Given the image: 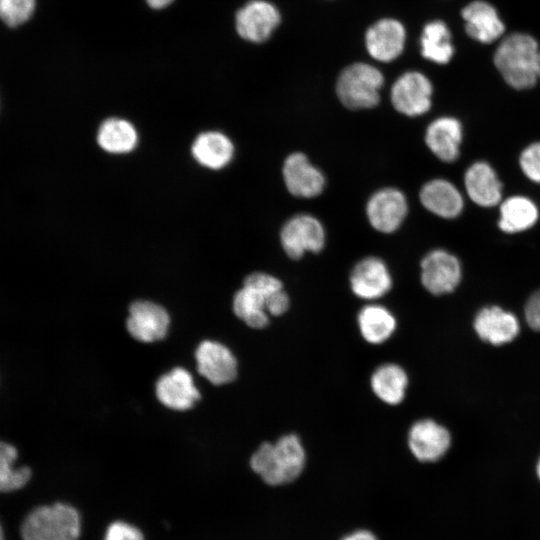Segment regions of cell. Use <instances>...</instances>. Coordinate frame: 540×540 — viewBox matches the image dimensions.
<instances>
[{
    "mask_svg": "<svg viewBox=\"0 0 540 540\" xmlns=\"http://www.w3.org/2000/svg\"><path fill=\"white\" fill-rule=\"evenodd\" d=\"M464 184L470 199L482 207L494 206L501 200L502 184L484 161L475 162L467 169Z\"/></svg>",
    "mask_w": 540,
    "mask_h": 540,
    "instance_id": "21",
    "label": "cell"
},
{
    "mask_svg": "<svg viewBox=\"0 0 540 540\" xmlns=\"http://www.w3.org/2000/svg\"><path fill=\"white\" fill-rule=\"evenodd\" d=\"M384 77L380 70L366 63H354L343 69L335 90L339 101L348 109H371L380 102Z\"/></svg>",
    "mask_w": 540,
    "mask_h": 540,
    "instance_id": "4",
    "label": "cell"
},
{
    "mask_svg": "<svg viewBox=\"0 0 540 540\" xmlns=\"http://www.w3.org/2000/svg\"><path fill=\"white\" fill-rule=\"evenodd\" d=\"M80 533V514L66 503L39 506L21 525L22 540H78Z\"/></svg>",
    "mask_w": 540,
    "mask_h": 540,
    "instance_id": "3",
    "label": "cell"
},
{
    "mask_svg": "<svg viewBox=\"0 0 540 540\" xmlns=\"http://www.w3.org/2000/svg\"><path fill=\"white\" fill-rule=\"evenodd\" d=\"M282 176L287 191L297 198H315L325 189V175L303 152H293L285 158Z\"/></svg>",
    "mask_w": 540,
    "mask_h": 540,
    "instance_id": "9",
    "label": "cell"
},
{
    "mask_svg": "<svg viewBox=\"0 0 540 540\" xmlns=\"http://www.w3.org/2000/svg\"><path fill=\"white\" fill-rule=\"evenodd\" d=\"M419 199L426 210L445 219L457 217L464 205L456 186L442 178L426 182L419 191Z\"/></svg>",
    "mask_w": 540,
    "mask_h": 540,
    "instance_id": "20",
    "label": "cell"
},
{
    "mask_svg": "<svg viewBox=\"0 0 540 540\" xmlns=\"http://www.w3.org/2000/svg\"><path fill=\"white\" fill-rule=\"evenodd\" d=\"M326 231L314 215L299 213L290 217L280 230V243L286 255L298 260L305 253H319L325 247Z\"/></svg>",
    "mask_w": 540,
    "mask_h": 540,
    "instance_id": "5",
    "label": "cell"
},
{
    "mask_svg": "<svg viewBox=\"0 0 540 540\" xmlns=\"http://www.w3.org/2000/svg\"><path fill=\"white\" fill-rule=\"evenodd\" d=\"M536 473H537L538 478L540 479V459H539V461L537 463Z\"/></svg>",
    "mask_w": 540,
    "mask_h": 540,
    "instance_id": "38",
    "label": "cell"
},
{
    "mask_svg": "<svg viewBox=\"0 0 540 540\" xmlns=\"http://www.w3.org/2000/svg\"><path fill=\"white\" fill-rule=\"evenodd\" d=\"M421 283L431 294L439 296L453 292L461 280L458 258L444 249H434L421 260Z\"/></svg>",
    "mask_w": 540,
    "mask_h": 540,
    "instance_id": "8",
    "label": "cell"
},
{
    "mask_svg": "<svg viewBox=\"0 0 540 540\" xmlns=\"http://www.w3.org/2000/svg\"><path fill=\"white\" fill-rule=\"evenodd\" d=\"M349 282L357 297L375 300L390 291L393 281L388 266L381 258L367 256L353 266Z\"/></svg>",
    "mask_w": 540,
    "mask_h": 540,
    "instance_id": "11",
    "label": "cell"
},
{
    "mask_svg": "<svg viewBox=\"0 0 540 540\" xmlns=\"http://www.w3.org/2000/svg\"><path fill=\"white\" fill-rule=\"evenodd\" d=\"M407 386V374L397 364H383L371 376L372 391L381 401L389 405H397L403 401Z\"/></svg>",
    "mask_w": 540,
    "mask_h": 540,
    "instance_id": "23",
    "label": "cell"
},
{
    "mask_svg": "<svg viewBox=\"0 0 540 540\" xmlns=\"http://www.w3.org/2000/svg\"><path fill=\"white\" fill-rule=\"evenodd\" d=\"M405 194L395 187L375 191L367 200L365 213L371 227L384 234L397 231L408 215Z\"/></svg>",
    "mask_w": 540,
    "mask_h": 540,
    "instance_id": "6",
    "label": "cell"
},
{
    "mask_svg": "<svg viewBox=\"0 0 540 540\" xmlns=\"http://www.w3.org/2000/svg\"><path fill=\"white\" fill-rule=\"evenodd\" d=\"M36 9V0H0V20L10 28L19 27L30 20Z\"/></svg>",
    "mask_w": 540,
    "mask_h": 540,
    "instance_id": "30",
    "label": "cell"
},
{
    "mask_svg": "<svg viewBox=\"0 0 540 540\" xmlns=\"http://www.w3.org/2000/svg\"><path fill=\"white\" fill-rule=\"evenodd\" d=\"M520 167L532 181L540 183V142L527 146L520 155Z\"/></svg>",
    "mask_w": 540,
    "mask_h": 540,
    "instance_id": "32",
    "label": "cell"
},
{
    "mask_svg": "<svg viewBox=\"0 0 540 540\" xmlns=\"http://www.w3.org/2000/svg\"><path fill=\"white\" fill-rule=\"evenodd\" d=\"M18 453L14 446L0 441V492L22 488L30 479L28 467H15Z\"/></svg>",
    "mask_w": 540,
    "mask_h": 540,
    "instance_id": "29",
    "label": "cell"
},
{
    "mask_svg": "<svg viewBox=\"0 0 540 540\" xmlns=\"http://www.w3.org/2000/svg\"><path fill=\"white\" fill-rule=\"evenodd\" d=\"M473 327L481 340L493 345L511 342L520 331L517 317L499 306L482 308L475 316Z\"/></svg>",
    "mask_w": 540,
    "mask_h": 540,
    "instance_id": "18",
    "label": "cell"
},
{
    "mask_svg": "<svg viewBox=\"0 0 540 540\" xmlns=\"http://www.w3.org/2000/svg\"><path fill=\"white\" fill-rule=\"evenodd\" d=\"M104 540H144V535L130 523L114 521L107 527Z\"/></svg>",
    "mask_w": 540,
    "mask_h": 540,
    "instance_id": "33",
    "label": "cell"
},
{
    "mask_svg": "<svg viewBox=\"0 0 540 540\" xmlns=\"http://www.w3.org/2000/svg\"><path fill=\"white\" fill-rule=\"evenodd\" d=\"M243 284V286L254 289L266 299L274 293L284 289L280 279L264 272H253L249 274L244 279Z\"/></svg>",
    "mask_w": 540,
    "mask_h": 540,
    "instance_id": "31",
    "label": "cell"
},
{
    "mask_svg": "<svg viewBox=\"0 0 540 540\" xmlns=\"http://www.w3.org/2000/svg\"><path fill=\"white\" fill-rule=\"evenodd\" d=\"M197 370L214 385L230 383L237 375V360L224 344L202 341L195 352Z\"/></svg>",
    "mask_w": 540,
    "mask_h": 540,
    "instance_id": "13",
    "label": "cell"
},
{
    "mask_svg": "<svg viewBox=\"0 0 540 540\" xmlns=\"http://www.w3.org/2000/svg\"><path fill=\"white\" fill-rule=\"evenodd\" d=\"M421 54L437 64H447L454 55L452 35L447 24L441 20L428 22L422 31Z\"/></svg>",
    "mask_w": 540,
    "mask_h": 540,
    "instance_id": "25",
    "label": "cell"
},
{
    "mask_svg": "<svg viewBox=\"0 0 540 540\" xmlns=\"http://www.w3.org/2000/svg\"><path fill=\"white\" fill-rule=\"evenodd\" d=\"M306 453L299 437L287 434L275 443L264 442L252 454L250 466L268 485L291 483L302 473Z\"/></svg>",
    "mask_w": 540,
    "mask_h": 540,
    "instance_id": "2",
    "label": "cell"
},
{
    "mask_svg": "<svg viewBox=\"0 0 540 540\" xmlns=\"http://www.w3.org/2000/svg\"><path fill=\"white\" fill-rule=\"evenodd\" d=\"M99 146L109 153H127L134 149L138 136L134 126L120 118H109L99 127Z\"/></svg>",
    "mask_w": 540,
    "mask_h": 540,
    "instance_id": "27",
    "label": "cell"
},
{
    "mask_svg": "<svg viewBox=\"0 0 540 540\" xmlns=\"http://www.w3.org/2000/svg\"><path fill=\"white\" fill-rule=\"evenodd\" d=\"M341 540H378V538L370 530L358 529L345 535Z\"/></svg>",
    "mask_w": 540,
    "mask_h": 540,
    "instance_id": "36",
    "label": "cell"
},
{
    "mask_svg": "<svg viewBox=\"0 0 540 540\" xmlns=\"http://www.w3.org/2000/svg\"><path fill=\"white\" fill-rule=\"evenodd\" d=\"M424 140L426 146L439 160L453 162L460 154L462 125L454 117H439L427 126Z\"/></svg>",
    "mask_w": 540,
    "mask_h": 540,
    "instance_id": "19",
    "label": "cell"
},
{
    "mask_svg": "<svg viewBox=\"0 0 540 540\" xmlns=\"http://www.w3.org/2000/svg\"><path fill=\"white\" fill-rule=\"evenodd\" d=\"M156 396L167 408L184 411L192 408L200 399V392L190 372L176 367L162 375L156 382Z\"/></svg>",
    "mask_w": 540,
    "mask_h": 540,
    "instance_id": "16",
    "label": "cell"
},
{
    "mask_svg": "<svg viewBox=\"0 0 540 540\" xmlns=\"http://www.w3.org/2000/svg\"><path fill=\"white\" fill-rule=\"evenodd\" d=\"M360 333L370 344H381L388 340L396 329V319L384 306H364L357 317Z\"/></svg>",
    "mask_w": 540,
    "mask_h": 540,
    "instance_id": "24",
    "label": "cell"
},
{
    "mask_svg": "<svg viewBox=\"0 0 540 540\" xmlns=\"http://www.w3.org/2000/svg\"><path fill=\"white\" fill-rule=\"evenodd\" d=\"M538 219V209L524 196H512L500 206L499 228L506 233L521 232L532 227Z\"/></svg>",
    "mask_w": 540,
    "mask_h": 540,
    "instance_id": "26",
    "label": "cell"
},
{
    "mask_svg": "<svg viewBox=\"0 0 540 540\" xmlns=\"http://www.w3.org/2000/svg\"><path fill=\"white\" fill-rule=\"evenodd\" d=\"M280 20V13L273 4L253 0L237 12L236 29L243 39L260 43L270 37Z\"/></svg>",
    "mask_w": 540,
    "mask_h": 540,
    "instance_id": "14",
    "label": "cell"
},
{
    "mask_svg": "<svg viewBox=\"0 0 540 540\" xmlns=\"http://www.w3.org/2000/svg\"><path fill=\"white\" fill-rule=\"evenodd\" d=\"M524 311L528 326L535 331H540V289L529 297Z\"/></svg>",
    "mask_w": 540,
    "mask_h": 540,
    "instance_id": "34",
    "label": "cell"
},
{
    "mask_svg": "<svg viewBox=\"0 0 540 540\" xmlns=\"http://www.w3.org/2000/svg\"><path fill=\"white\" fill-rule=\"evenodd\" d=\"M173 0H146V2L155 9L164 8L169 5Z\"/></svg>",
    "mask_w": 540,
    "mask_h": 540,
    "instance_id": "37",
    "label": "cell"
},
{
    "mask_svg": "<svg viewBox=\"0 0 540 540\" xmlns=\"http://www.w3.org/2000/svg\"><path fill=\"white\" fill-rule=\"evenodd\" d=\"M466 34L473 40L490 44L503 37L505 24L497 9L485 0H474L461 11Z\"/></svg>",
    "mask_w": 540,
    "mask_h": 540,
    "instance_id": "15",
    "label": "cell"
},
{
    "mask_svg": "<svg viewBox=\"0 0 540 540\" xmlns=\"http://www.w3.org/2000/svg\"><path fill=\"white\" fill-rule=\"evenodd\" d=\"M290 306L288 294L280 290L266 299V310L269 315L280 316L284 314Z\"/></svg>",
    "mask_w": 540,
    "mask_h": 540,
    "instance_id": "35",
    "label": "cell"
},
{
    "mask_svg": "<svg viewBox=\"0 0 540 540\" xmlns=\"http://www.w3.org/2000/svg\"><path fill=\"white\" fill-rule=\"evenodd\" d=\"M170 317L159 304L138 300L129 307L126 327L137 341L151 343L163 339L168 331Z\"/></svg>",
    "mask_w": 540,
    "mask_h": 540,
    "instance_id": "10",
    "label": "cell"
},
{
    "mask_svg": "<svg viewBox=\"0 0 540 540\" xmlns=\"http://www.w3.org/2000/svg\"><path fill=\"white\" fill-rule=\"evenodd\" d=\"M540 48L537 40L527 33L514 32L502 38L493 62L505 82L517 90L534 87L539 78Z\"/></svg>",
    "mask_w": 540,
    "mask_h": 540,
    "instance_id": "1",
    "label": "cell"
},
{
    "mask_svg": "<svg viewBox=\"0 0 540 540\" xmlns=\"http://www.w3.org/2000/svg\"><path fill=\"white\" fill-rule=\"evenodd\" d=\"M0 540H4V533H3L1 524H0Z\"/></svg>",
    "mask_w": 540,
    "mask_h": 540,
    "instance_id": "39",
    "label": "cell"
},
{
    "mask_svg": "<svg viewBox=\"0 0 540 540\" xmlns=\"http://www.w3.org/2000/svg\"><path fill=\"white\" fill-rule=\"evenodd\" d=\"M405 38V29L399 21L384 18L369 27L365 35V44L372 58L390 62L402 53Z\"/></svg>",
    "mask_w": 540,
    "mask_h": 540,
    "instance_id": "17",
    "label": "cell"
},
{
    "mask_svg": "<svg viewBox=\"0 0 540 540\" xmlns=\"http://www.w3.org/2000/svg\"><path fill=\"white\" fill-rule=\"evenodd\" d=\"M191 151L195 160L202 166L221 169L233 158L234 146L226 135L209 131L195 139Z\"/></svg>",
    "mask_w": 540,
    "mask_h": 540,
    "instance_id": "22",
    "label": "cell"
},
{
    "mask_svg": "<svg viewBox=\"0 0 540 540\" xmlns=\"http://www.w3.org/2000/svg\"><path fill=\"white\" fill-rule=\"evenodd\" d=\"M451 445L449 431L431 419L415 422L408 432V447L413 456L421 462H435L441 459Z\"/></svg>",
    "mask_w": 540,
    "mask_h": 540,
    "instance_id": "12",
    "label": "cell"
},
{
    "mask_svg": "<svg viewBox=\"0 0 540 540\" xmlns=\"http://www.w3.org/2000/svg\"><path fill=\"white\" fill-rule=\"evenodd\" d=\"M432 94L433 86L427 76L418 71H408L393 83L390 99L397 112L417 117L431 108Z\"/></svg>",
    "mask_w": 540,
    "mask_h": 540,
    "instance_id": "7",
    "label": "cell"
},
{
    "mask_svg": "<svg viewBox=\"0 0 540 540\" xmlns=\"http://www.w3.org/2000/svg\"><path fill=\"white\" fill-rule=\"evenodd\" d=\"M233 311L251 328L262 329L269 323L266 298L247 286H243L234 295Z\"/></svg>",
    "mask_w": 540,
    "mask_h": 540,
    "instance_id": "28",
    "label": "cell"
}]
</instances>
